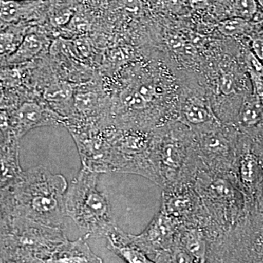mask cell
Instances as JSON below:
<instances>
[{
  "label": "cell",
  "mask_w": 263,
  "mask_h": 263,
  "mask_svg": "<svg viewBox=\"0 0 263 263\" xmlns=\"http://www.w3.org/2000/svg\"><path fill=\"white\" fill-rule=\"evenodd\" d=\"M162 8L176 16H186L192 10L190 0H159Z\"/></svg>",
  "instance_id": "44dd1931"
},
{
  "label": "cell",
  "mask_w": 263,
  "mask_h": 263,
  "mask_svg": "<svg viewBox=\"0 0 263 263\" xmlns=\"http://www.w3.org/2000/svg\"><path fill=\"white\" fill-rule=\"evenodd\" d=\"M66 118L37 96L26 99L11 110H1V138L20 140L28 132L46 126H65Z\"/></svg>",
  "instance_id": "5b68a950"
},
{
  "label": "cell",
  "mask_w": 263,
  "mask_h": 263,
  "mask_svg": "<svg viewBox=\"0 0 263 263\" xmlns=\"http://www.w3.org/2000/svg\"><path fill=\"white\" fill-rule=\"evenodd\" d=\"M67 240L62 227L18 216H1V262H49Z\"/></svg>",
  "instance_id": "3957f363"
},
{
  "label": "cell",
  "mask_w": 263,
  "mask_h": 263,
  "mask_svg": "<svg viewBox=\"0 0 263 263\" xmlns=\"http://www.w3.org/2000/svg\"><path fill=\"white\" fill-rule=\"evenodd\" d=\"M233 125L243 134L263 140V98L252 91L247 95Z\"/></svg>",
  "instance_id": "30bf717a"
},
{
  "label": "cell",
  "mask_w": 263,
  "mask_h": 263,
  "mask_svg": "<svg viewBox=\"0 0 263 263\" xmlns=\"http://www.w3.org/2000/svg\"><path fill=\"white\" fill-rule=\"evenodd\" d=\"M67 187L62 175L52 174L42 165L23 171L16 181L1 188V216L62 227Z\"/></svg>",
  "instance_id": "7a4b0ae2"
},
{
  "label": "cell",
  "mask_w": 263,
  "mask_h": 263,
  "mask_svg": "<svg viewBox=\"0 0 263 263\" xmlns=\"http://www.w3.org/2000/svg\"><path fill=\"white\" fill-rule=\"evenodd\" d=\"M86 240L85 236L73 241L66 240L52 254L49 262H103V259L90 249Z\"/></svg>",
  "instance_id": "5bb4252c"
},
{
  "label": "cell",
  "mask_w": 263,
  "mask_h": 263,
  "mask_svg": "<svg viewBox=\"0 0 263 263\" xmlns=\"http://www.w3.org/2000/svg\"><path fill=\"white\" fill-rule=\"evenodd\" d=\"M258 2L259 3V5H261V7H262V9H263V0H258Z\"/></svg>",
  "instance_id": "d4e9b609"
},
{
  "label": "cell",
  "mask_w": 263,
  "mask_h": 263,
  "mask_svg": "<svg viewBox=\"0 0 263 263\" xmlns=\"http://www.w3.org/2000/svg\"><path fill=\"white\" fill-rule=\"evenodd\" d=\"M126 9L131 13H137L141 8V0H122Z\"/></svg>",
  "instance_id": "cb8c5ba5"
},
{
  "label": "cell",
  "mask_w": 263,
  "mask_h": 263,
  "mask_svg": "<svg viewBox=\"0 0 263 263\" xmlns=\"http://www.w3.org/2000/svg\"><path fill=\"white\" fill-rule=\"evenodd\" d=\"M259 22H249L238 17H230L217 22L216 29L221 37L241 41L248 39Z\"/></svg>",
  "instance_id": "2e32d148"
},
{
  "label": "cell",
  "mask_w": 263,
  "mask_h": 263,
  "mask_svg": "<svg viewBox=\"0 0 263 263\" xmlns=\"http://www.w3.org/2000/svg\"><path fill=\"white\" fill-rule=\"evenodd\" d=\"M41 0H1V27L15 24H41Z\"/></svg>",
  "instance_id": "8fae6325"
},
{
  "label": "cell",
  "mask_w": 263,
  "mask_h": 263,
  "mask_svg": "<svg viewBox=\"0 0 263 263\" xmlns=\"http://www.w3.org/2000/svg\"><path fill=\"white\" fill-rule=\"evenodd\" d=\"M76 86L67 81L52 79L43 88L38 97L67 119L73 109Z\"/></svg>",
  "instance_id": "7c38bea8"
},
{
  "label": "cell",
  "mask_w": 263,
  "mask_h": 263,
  "mask_svg": "<svg viewBox=\"0 0 263 263\" xmlns=\"http://www.w3.org/2000/svg\"><path fill=\"white\" fill-rule=\"evenodd\" d=\"M248 224L249 259L263 262V219H250Z\"/></svg>",
  "instance_id": "d6986e66"
},
{
  "label": "cell",
  "mask_w": 263,
  "mask_h": 263,
  "mask_svg": "<svg viewBox=\"0 0 263 263\" xmlns=\"http://www.w3.org/2000/svg\"><path fill=\"white\" fill-rule=\"evenodd\" d=\"M249 214L263 219V179L257 188V193L254 197L253 209Z\"/></svg>",
  "instance_id": "603a6c76"
},
{
  "label": "cell",
  "mask_w": 263,
  "mask_h": 263,
  "mask_svg": "<svg viewBox=\"0 0 263 263\" xmlns=\"http://www.w3.org/2000/svg\"><path fill=\"white\" fill-rule=\"evenodd\" d=\"M99 174L83 167L65 194V216L75 221L87 239L105 238L117 226L108 199L97 188Z\"/></svg>",
  "instance_id": "277c9868"
},
{
  "label": "cell",
  "mask_w": 263,
  "mask_h": 263,
  "mask_svg": "<svg viewBox=\"0 0 263 263\" xmlns=\"http://www.w3.org/2000/svg\"><path fill=\"white\" fill-rule=\"evenodd\" d=\"M32 25L33 24H15L1 27V59L10 56L16 51Z\"/></svg>",
  "instance_id": "e0dca14e"
},
{
  "label": "cell",
  "mask_w": 263,
  "mask_h": 263,
  "mask_svg": "<svg viewBox=\"0 0 263 263\" xmlns=\"http://www.w3.org/2000/svg\"><path fill=\"white\" fill-rule=\"evenodd\" d=\"M115 76L105 87L118 127L155 130L179 121L181 80L164 55L138 57Z\"/></svg>",
  "instance_id": "6da1fadb"
},
{
  "label": "cell",
  "mask_w": 263,
  "mask_h": 263,
  "mask_svg": "<svg viewBox=\"0 0 263 263\" xmlns=\"http://www.w3.org/2000/svg\"><path fill=\"white\" fill-rule=\"evenodd\" d=\"M239 157L237 173L239 183L245 192L248 212L253 209L254 197L263 179V140L240 133Z\"/></svg>",
  "instance_id": "ba28073f"
},
{
  "label": "cell",
  "mask_w": 263,
  "mask_h": 263,
  "mask_svg": "<svg viewBox=\"0 0 263 263\" xmlns=\"http://www.w3.org/2000/svg\"><path fill=\"white\" fill-rule=\"evenodd\" d=\"M177 224L178 221L160 211L143 233L131 235L132 239L152 262H174Z\"/></svg>",
  "instance_id": "8992f818"
},
{
  "label": "cell",
  "mask_w": 263,
  "mask_h": 263,
  "mask_svg": "<svg viewBox=\"0 0 263 263\" xmlns=\"http://www.w3.org/2000/svg\"><path fill=\"white\" fill-rule=\"evenodd\" d=\"M107 248L129 263H152L143 251L133 242L131 235L124 233L117 226L106 237Z\"/></svg>",
  "instance_id": "4fadbf2b"
},
{
  "label": "cell",
  "mask_w": 263,
  "mask_h": 263,
  "mask_svg": "<svg viewBox=\"0 0 263 263\" xmlns=\"http://www.w3.org/2000/svg\"><path fill=\"white\" fill-rule=\"evenodd\" d=\"M107 125L68 129L83 167L99 174L110 172V144Z\"/></svg>",
  "instance_id": "52a82bcc"
},
{
  "label": "cell",
  "mask_w": 263,
  "mask_h": 263,
  "mask_svg": "<svg viewBox=\"0 0 263 263\" xmlns=\"http://www.w3.org/2000/svg\"><path fill=\"white\" fill-rule=\"evenodd\" d=\"M230 17L249 22H263V9L258 0H232Z\"/></svg>",
  "instance_id": "ac0fdd59"
},
{
  "label": "cell",
  "mask_w": 263,
  "mask_h": 263,
  "mask_svg": "<svg viewBox=\"0 0 263 263\" xmlns=\"http://www.w3.org/2000/svg\"><path fill=\"white\" fill-rule=\"evenodd\" d=\"M249 47L263 63V22H259L248 40Z\"/></svg>",
  "instance_id": "7402d4cb"
},
{
  "label": "cell",
  "mask_w": 263,
  "mask_h": 263,
  "mask_svg": "<svg viewBox=\"0 0 263 263\" xmlns=\"http://www.w3.org/2000/svg\"><path fill=\"white\" fill-rule=\"evenodd\" d=\"M1 188L14 182L23 173L19 162V141L12 138L1 139Z\"/></svg>",
  "instance_id": "9a60e30c"
},
{
  "label": "cell",
  "mask_w": 263,
  "mask_h": 263,
  "mask_svg": "<svg viewBox=\"0 0 263 263\" xmlns=\"http://www.w3.org/2000/svg\"><path fill=\"white\" fill-rule=\"evenodd\" d=\"M183 241L185 243V249L187 253L190 254L195 260L200 262L205 259V243L202 238V233L193 230L185 235Z\"/></svg>",
  "instance_id": "ffe728a7"
},
{
  "label": "cell",
  "mask_w": 263,
  "mask_h": 263,
  "mask_svg": "<svg viewBox=\"0 0 263 263\" xmlns=\"http://www.w3.org/2000/svg\"><path fill=\"white\" fill-rule=\"evenodd\" d=\"M41 24H33L14 53L1 59L2 66L24 65L44 54L50 48V38Z\"/></svg>",
  "instance_id": "9c48e42d"
}]
</instances>
